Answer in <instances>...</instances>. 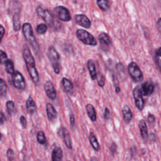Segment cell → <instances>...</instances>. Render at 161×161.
<instances>
[{"label": "cell", "instance_id": "obj_38", "mask_svg": "<svg viewBox=\"0 0 161 161\" xmlns=\"http://www.w3.org/2000/svg\"><path fill=\"white\" fill-rule=\"evenodd\" d=\"M70 124L71 125V126L72 128H74L75 126V117L73 114H71L70 115Z\"/></svg>", "mask_w": 161, "mask_h": 161}, {"label": "cell", "instance_id": "obj_12", "mask_svg": "<svg viewBox=\"0 0 161 161\" xmlns=\"http://www.w3.org/2000/svg\"><path fill=\"white\" fill-rule=\"evenodd\" d=\"M75 22L86 28H89L91 25V22L87 16L84 14H76L74 16Z\"/></svg>", "mask_w": 161, "mask_h": 161}, {"label": "cell", "instance_id": "obj_27", "mask_svg": "<svg viewBox=\"0 0 161 161\" xmlns=\"http://www.w3.org/2000/svg\"><path fill=\"white\" fill-rule=\"evenodd\" d=\"M36 140L40 144L45 145L47 143V138L43 131H38L36 134Z\"/></svg>", "mask_w": 161, "mask_h": 161}, {"label": "cell", "instance_id": "obj_21", "mask_svg": "<svg viewBox=\"0 0 161 161\" xmlns=\"http://www.w3.org/2000/svg\"><path fill=\"white\" fill-rule=\"evenodd\" d=\"M98 40L103 45H106V46H109L111 45L112 41L111 38L110 36L106 33H101L98 36Z\"/></svg>", "mask_w": 161, "mask_h": 161}, {"label": "cell", "instance_id": "obj_28", "mask_svg": "<svg viewBox=\"0 0 161 161\" xmlns=\"http://www.w3.org/2000/svg\"><path fill=\"white\" fill-rule=\"evenodd\" d=\"M6 109L9 114L11 115L15 113L16 108H15V105L13 101L10 100L8 101L6 103Z\"/></svg>", "mask_w": 161, "mask_h": 161}, {"label": "cell", "instance_id": "obj_7", "mask_svg": "<svg viewBox=\"0 0 161 161\" xmlns=\"http://www.w3.org/2000/svg\"><path fill=\"white\" fill-rule=\"evenodd\" d=\"M53 13L55 16L61 21H69L71 19V16L69 9L62 6H58L53 9Z\"/></svg>", "mask_w": 161, "mask_h": 161}, {"label": "cell", "instance_id": "obj_10", "mask_svg": "<svg viewBox=\"0 0 161 161\" xmlns=\"http://www.w3.org/2000/svg\"><path fill=\"white\" fill-rule=\"evenodd\" d=\"M58 135L62 137L64 142L67 148L69 149H72V140L68 130L64 127L60 128L58 130Z\"/></svg>", "mask_w": 161, "mask_h": 161}, {"label": "cell", "instance_id": "obj_11", "mask_svg": "<svg viewBox=\"0 0 161 161\" xmlns=\"http://www.w3.org/2000/svg\"><path fill=\"white\" fill-rule=\"evenodd\" d=\"M44 90L47 97L52 99L55 100L57 97V92L53 86V84L50 80H47L44 84Z\"/></svg>", "mask_w": 161, "mask_h": 161}, {"label": "cell", "instance_id": "obj_16", "mask_svg": "<svg viewBox=\"0 0 161 161\" xmlns=\"http://www.w3.org/2000/svg\"><path fill=\"white\" fill-rule=\"evenodd\" d=\"M87 69L89 70V72L91 78L92 80H94L95 79H96L97 75L96 69L95 64L92 59H89L87 61Z\"/></svg>", "mask_w": 161, "mask_h": 161}, {"label": "cell", "instance_id": "obj_2", "mask_svg": "<svg viewBox=\"0 0 161 161\" xmlns=\"http://www.w3.org/2000/svg\"><path fill=\"white\" fill-rule=\"evenodd\" d=\"M36 13L38 15L53 29L57 30L60 28L61 24L54 18L53 14L48 9H43L42 7H38L36 8Z\"/></svg>", "mask_w": 161, "mask_h": 161}, {"label": "cell", "instance_id": "obj_17", "mask_svg": "<svg viewBox=\"0 0 161 161\" xmlns=\"http://www.w3.org/2000/svg\"><path fill=\"white\" fill-rule=\"evenodd\" d=\"M26 108L28 112L31 114H33L36 111V104L31 96H29L26 101Z\"/></svg>", "mask_w": 161, "mask_h": 161}, {"label": "cell", "instance_id": "obj_34", "mask_svg": "<svg viewBox=\"0 0 161 161\" xmlns=\"http://www.w3.org/2000/svg\"><path fill=\"white\" fill-rule=\"evenodd\" d=\"M8 60V57L6 53V52H4L3 50H1L0 51V62L1 64H5L6 62Z\"/></svg>", "mask_w": 161, "mask_h": 161}, {"label": "cell", "instance_id": "obj_14", "mask_svg": "<svg viewBox=\"0 0 161 161\" xmlns=\"http://www.w3.org/2000/svg\"><path fill=\"white\" fill-rule=\"evenodd\" d=\"M138 127H139L140 134L143 140L147 142L148 140V128H147V126L145 121L143 119L140 120L138 123Z\"/></svg>", "mask_w": 161, "mask_h": 161}, {"label": "cell", "instance_id": "obj_25", "mask_svg": "<svg viewBox=\"0 0 161 161\" xmlns=\"http://www.w3.org/2000/svg\"><path fill=\"white\" fill-rule=\"evenodd\" d=\"M97 4L101 10L104 11H108L111 6V3L109 0H97Z\"/></svg>", "mask_w": 161, "mask_h": 161}, {"label": "cell", "instance_id": "obj_31", "mask_svg": "<svg viewBox=\"0 0 161 161\" xmlns=\"http://www.w3.org/2000/svg\"><path fill=\"white\" fill-rule=\"evenodd\" d=\"M155 58L158 65V69L160 70V72L161 73V47L158 48V49H157V50L155 52Z\"/></svg>", "mask_w": 161, "mask_h": 161}, {"label": "cell", "instance_id": "obj_4", "mask_svg": "<svg viewBox=\"0 0 161 161\" xmlns=\"http://www.w3.org/2000/svg\"><path fill=\"white\" fill-rule=\"evenodd\" d=\"M48 57L51 62L53 71L55 74H58L60 70V56L57 51L53 47H50L48 49Z\"/></svg>", "mask_w": 161, "mask_h": 161}, {"label": "cell", "instance_id": "obj_41", "mask_svg": "<svg viewBox=\"0 0 161 161\" xmlns=\"http://www.w3.org/2000/svg\"><path fill=\"white\" fill-rule=\"evenodd\" d=\"M157 28L158 31L161 33V18H159L157 20Z\"/></svg>", "mask_w": 161, "mask_h": 161}, {"label": "cell", "instance_id": "obj_3", "mask_svg": "<svg viewBox=\"0 0 161 161\" xmlns=\"http://www.w3.org/2000/svg\"><path fill=\"white\" fill-rule=\"evenodd\" d=\"M22 31L26 41L30 43L35 52H38L39 50V46L34 35L31 25L29 23H24L22 26Z\"/></svg>", "mask_w": 161, "mask_h": 161}, {"label": "cell", "instance_id": "obj_20", "mask_svg": "<svg viewBox=\"0 0 161 161\" xmlns=\"http://www.w3.org/2000/svg\"><path fill=\"white\" fill-rule=\"evenodd\" d=\"M63 152L61 148L55 147L52 153V161H60L62 159Z\"/></svg>", "mask_w": 161, "mask_h": 161}, {"label": "cell", "instance_id": "obj_26", "mask_svg": "<svg viewBox=\"0 0 161 161\" xmlns=\"http://www.w3.org/2000/svg\"><path fill=\"white\" fill-rule=\"evenodd\" d=\"M5 70L6 72L9 74H13L15 72L14 67V63L12 60L8 59V60L5 63Z\"/></svg>", "mask_w": 161, "mask_h": 161}, {"label": "cell", "instance_id": "obj_43", "mask_svg": "<svg viewBox=\"0 0 161 161\" xmlns=\"http://www.w3.org/2000/svg\"><path fill=\"white\" fill-rule=\"evenodd\" d=\"M4 33H5V30H4V27H3V25H1V40L3 39V37L4 35Z\"/></svg>", "mask_w": 161, "mask_h": 161}, {"label": "cell", "instance_id": "obj_23", "mask_svg": "<svg viewBox=\"0 0 161 161\" xmlns=\"http://www.w3.org/2000/svg\"><path fill=\"white\" fill-rule=\"evenodd\" d=\"M89 140L90 144L91 145L92 148L95 151H98L99 150V148H100L99 144V143L97 142V140L95 135L92 132H91L89 133Z\"/></svg>", "mask_w": 161, "mask_h": 161}, {"label": "cell", "instance_id": "obj_19", "mask_svg": "<svg viewBox=\"0 0 161 161\" xmlns=\"http://www.w3.org/2000/svg\"><path fill=\"white\" fill-rule=\"evenodd\" d=\"M122 113L123 116V119L126 123H129L132 119L133 113L130 108V107L127 105H125L122 108Z\"/></svg>", "mask_w": 161, "mask_h": 161}, {"label": "cell", "instance_id": "obj_8", "mask_svg": "<svg viewBox=\"0 0 161 161\" xmlns=\"http://www.w3.org/2000/svg\"><path fill=\"white\" fill-rule=\"evenodd\" d=\"M12 82L14 87L18 90L23 91L25 88V80L21 72L15 70L12 74Z\"/></svg>", "mask_w": 161, "mask_h": 161}, {"label": "cell", "instance_id": "obj_6", "mask_svg": "<svg viewBox=\"0 0 161 161\" xmlns=\"http://www.w3.org/2000/svg\"><path fill=\"white\" fill-rule=\"evenodd\" d=\"M128 71L130 75L135 82H139L143 80V73L136 63L134 62L130 63L128 66Z\"/></svg>", "mask_w": 161, "mask_h": 161}, {"label": "cell", "instance_id": "obj_1", "mask_svg": "<svg viewBox=\"0 0 161 161\" xmlns=\"http://www.w3.org/2000/svg\"><path fill=\"white\" fill-rule=\"evenodd\" d=\"M23 57L24 58L25 62L26 64V69L28 70V74L35 84H38L39 83L40 78L39 74L35 66V59L31 54V52L27 45H24L23 47Z\"/></svg>", "mask_w": 161, "mask_h": 161}, {"label": "cell", "instance_id": "obj_37", "mask_svg": "<svg viewBox=\"0 0 161 161\" xmlns=\"http://www.w3.org/2000/svg\"><path fill=\"white\" fill-rule=\"evenodd\" d=\"M19 122L21 123V125H22V126L25 128L27 126V121H26V118L24 117V116H21L20 118H19Z\"/></svg>", "mask_w": 161, "mask_h": 161}, {"label": "cell", "instance_id": "obj_9", "mask_svg": "<svg viewBox=\"0 0 161 161\" xmlns=\"http://www.w3.org/2000/svg\"><path fill=\"white\" fill-rule=\"evenodd\" d=\"M133 95L136 108L140 111H142L144 108L145 103L143 97V94L142 92L140 87H139L138 86L135 87L133 91Z\"/></svg>", "mask_w": 161, "mask_h": 161}, {"label": "cell", "instance_id": "obj_22", "mask_svg": "<svg viewBox=\"0 0 161 161\" xmlns=\"http://www.w3.org/2000/svg\"><path fill=\"white\" fill-rule=\"evenodd\" d=\"M61 83H62V87L65 92H67L68 93H72L73 92V89H74L73 84L69 79H68L65 77H64L62 79Z\"/></svg>", "mask_w": 161, "mask_h": 161}, {"label": "cell", "instance_id": "obj_40", "mask_svg": "<svg viewBox=\"0 0 161 161\" xmlns=\"http://www.w3.org/2000/svg\"><path fill=\"white\" fill-rule=\"evenodd\" d=\"M147 120H148V121L149 123H153L154 122V121H155V117H154V116L152 115V114H149V115L148 116V117H147Z\"/></svg>", "mask_w": 161, "mask_h": 161}, {"label": "cell", "instance_id": "obj_33", "mask_svg": "<svg viewBox=\"0 0 161 161\" xmlns=\"http://www.w3.org/2000/svg\"><path fill=\"white\" fill-rule=\"evenodd\" d=\"M96 79L97 80V84H98L99 86L101 87H104V86L105 84V78H104V75L100 72H99L97 73Z\"/></svg>", "mask_w": 161, "mask_h": 161}, {"label": "cell", "instance_id": "obj_24", "mask_svg": "<svg viewBox=\"0 0 161 161\" xmlns=\"http://www.w3.org/2000/svg\"><path fill=\"white\" fill-rule=\"evenodd\" d=\"M13 28L16 31H18L21 28V21H20V16L19 13L16 12L13 18Z\"/></svg>", "mask_w": 161, "mask_h": 161}, {"label": "cell", "instance_id": "obj_13", "mask_svg": "<svg viewBox=\"0 0 161 161\" xmlns=\"http://www.w3.org/2000/svg\"><path fill=\"white\" fill-rule=\"evenodd\" d=\"M142 92L143 96H148L152 94L154 91V86L153 84L148 81L145 82L142 84L140 87Z\"/></svg>", "mask_w": 161, "mask_h": 161}, {"label": "cell", "instance_id": "obj_18", "mask_svg": "<svg viewBox=\"0 0 161 161\" xmlns=\"http://www.w3.org/2000/svg\"><path fill=\"white\" fill-rule=\"evenodd\" d=\"M86 110L91 120L92 121H96L97 119V116H96V111L94 106L91 104H87L86 106Z\"/></svg>", "mask_w": 161, "mask_h": 161}, {"label": "cell", "instance_id": "obj_44", "mask_svg": "<svg viewBox=\"0 0 161 161\" xmlns=\"http://www.w3.org/2000/svg\"><path fill=\"white\" fill-rule=\"evenodd\" d=\"M115 91L116 93H119L120 92V87L119 86H117L115 87Z\"/></svg>", "mask_w": 161, "mask_h": 161}, {"label": "cell", "instance_id": "obj_42", "mask_svg": "<svg viewBox=\"0 0 161 161\" xmlns=\"http://www.w3.org/2000/svg\"><path fill=\"white\" fill-rule=\"evenodd\" d=\"M5 121H6V117L4 113H3V111H1V124L3 125L4 122H5Z\"/></svg>", "mask_w": 161, "mask_h": 161}, {"label": "cell", "instance_id": "obj_39", "mask_svg": "<svg viewBox=\"0 0 161 161\" xmlns=\"http://www.w3.org/2000/svg\"><path fill=\"white\" fill-rule=\"evenodd\" d=\"M110 150L113 154H114L116 152V145L114 143H113L111 145Z\"/></svg>", "mask_w": 161, "mask_h": 161}, {"label": "cell", "instance_id": "obj_30", "mask_svg": "<svg viewBox=\"0 0 161 161\" xmlns=\"http://www.w3.org/2000/svg\"><path fill=\"white\" fill-rule=\"evenodd\" d=\"M7 92V86L5 81L1 79L0 81V95L1 97H4L6 95Z\"/></svg>", "mask_w": 161, "mask_h": 161}, {"label": "cell", "instance_id": "obj_36", "mask_svg": "<svg viewBox=\"0 0 161 161\" xmlns=\"http://www.w3.org/2000/svg\"><path fill=\"white\" fill-rule=\"evenodd\" d=\"M110 117H111V114L109 109L108 108H105L104 113V118L106 120H108L110 119Z\"/></svg>", "mask_w": 161, "mask_h": 161}, {"label": "cell", "instance_id": "obj_15", "mask_svg": "<svg viewBox=\"0 0 161 161\" xmlns=\"http://www.w3.org/2000/svg\"><path fill=\"white\" fill-rule=\"evenodd\" d=\"M46 111H47V117H48V119H49V121H53V119H55L57 118V112L52 104H50L49 103H47Z\"/></svg>", "mask_w": 161, "mask_h": 161}, {"label": "cell", "instance_id": "obj_35", "mask_svg": "<svg viewBox=\"0 0 161 161\" xmlns=\"http://www.w3.org/2000/svg\"><path fill=\"white\" fill-rule=\"evenodd\" d=\"M6 155H7L8 159L9 160L11 161V160H13L14 159L15 154H14V151H13L11 148H9V149L7 150Z\"/></svg>", "mask_w": 161, "mask_h": 161}, {"label": "cell", "instance_id": "obj_32", "mask_svg": "<svg viewBox=\"0 0 161 161\" xmlns=\"http://www.w3.org/2000/svg\"><path fill=\"white\" fill-rule=\"evenodd\" d=\"M116 69L118 70V72L119 73V75L122 77H125V69L123 65V64L121 62H118L116 65Z\"/></svg>", "mask_w": 161, "mask_h": 161}, {"label": "cell", "instance_id": "obj_29", "mask_svg": "<svg viewBox=\"0 0 161 161\" xmlns=\"http://www.w3.org/2000/svg\"><path fill=\"white\" fill-rule=\"evenodd\" d=\"M47 29H48V27H47V25L46 24L40 23V24L38 25V26H36V31L38 34L43 35V34H45L47 32Z\"/></svg>", "mask_w": 161, "mask_h": 161}, {"label": "cell", "instance_id": "obj_5", "mask_svg": "<svg viewBox=\"0 0 161 161\" xmlns=\"http://www.w3.org/2000/svg\"><path fill=\"white\" fill-rule=\"evenodd\" d=\"M75 34L77 38L85 45L96 46L97 43L96 38L90 33L85 30L78 29L76 31Z\"/></svg>", "mask_w": 161, "mask_h": 161}]
</instances>
